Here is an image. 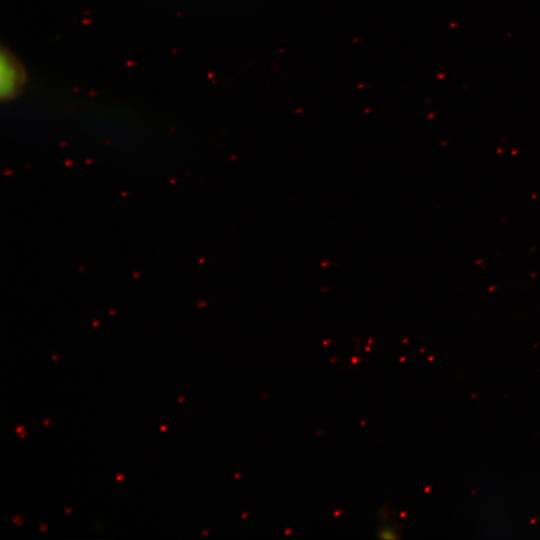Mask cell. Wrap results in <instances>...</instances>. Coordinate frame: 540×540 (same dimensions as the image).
Returning <instances> with one entry per match:
<instances>
[{
	"label": "cell",
	"mask_w": 540,
	"mask_h": 540,
	"mask_svg": "<svg viewBox=\"0 0 540 540\" xmlns=\"http://www.w3.org/2000/svg\"><path fill=\"white\" fill-rule=\"evenodd\" d=\"M24 82L23 69L15 58L3 51L1 54V97L9 99L14 97L21 89Z\"/></svg>",
	"instance_id": "obj_1"
}]
</instances>
